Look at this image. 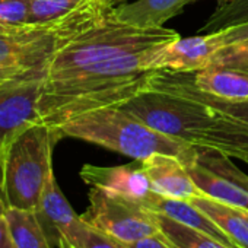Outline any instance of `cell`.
<instances>
[{
    "label": "cell",
    "instance_id": "cell-1",
    "mask_svg": "<svg viewBox=\"0 0 248 248\" xmlns=\"http://www.w3.org/2000/svg\"><path fill=\"white\" fill-rule=\"evenodd\" d=\"M154 48L156 47L118 56L56 79H44L40 120L54 127L83 112L121 105L146 91L154 73L146 69V60Z\"/></svg>",
    "mask_w": 248,
    "mask_h": 248
},
{
    "label": "cell",
    "instance_id": "cell-2",
    "mask_svg": "<svg viewBox=\"0 0 248 248\" xmlns=\"http://www.w3.org/2000/svg\"><path fill=\"white\" fill-rule=\"evenodd\" d=\"M118 107L165 136L241 161L248 156V124L202 102L146 89Z\"/></svg>",
    "mask_w": 248,
    "mask_h": 248
},
{
    "label": "cell",
    "instance_id": "cell-3",
    "mask_svg": "<svg viewBox=\"0 0 248 248\" xmlns=\"http://www.w3.org/2000/svg\"><path fill=\"white\" fill-rule=\"evenodd\" d=\"M51 130L57 142L63 138H75L136 161L165 154L186 162L196 149L193 145L151 129L118 105L83 112L51 127Z\"/></svg>",
    "mask_w": 248,
    "mask_h": 248
},
{
    "label": "cell",
    "instance_id": "cell-4",
    "mask_svg": "<svg viewBox=\"0 0 248 248\" xmlns=\"http://www.w3.org/2000/svg\"><path fill=\"white\" fill-rule=\"evenodd\" d=\"M181 35L171 28L143 30L115 19L112 12L101 22L64 44L48 63L44 79H56L118 56L170 44Z\"/></svg>",
    "mask_w": 248,
    "mask_h": 248
},
{
    "label": "cell",
    "instance_id": "cell-5",
    "mask_svg": "<svg viewBox=\"0 0 248 248\" xmlns=\"http://www.w3.org/2000/svg\"><path fill=\"white\" fill-rule=\"evenodd\" d=\"M56 138L43 121L31 123L5 143L2 194L11 209L35 210L53 172Z\"/></svg>",
    "mask_w": 248,
    "mask_h": 248
},
{
    "label": "cell",
    "instance_id": "cell-6",
    "mask_svg": "<svg viewBox=\"0 0 248 248\" xmlns=\"http://www.w3.org/2000/svg\"><path fill=\"white\" fill-rule=\"evenodd\" d=\"M80 217L120 242H135L148 236L165 239L152 210L95 187L89 190V206Z\"/></svg>",
    "mask_w": 248,
    "mask_h": 248
},
{
    "label": "cell",
    "instance_id": "cell-7",
    "mask_svg": "<svg viewBox=\"0 0 248 248\" xmlns=\"http://www.w3.org/2000/svg\"><path fill=\"white\" fill-rule=\"evenodd\" d=\"M225 47L222 32L200 34L156 47L146 60V69H168L177 72H199L207 69L213 56Z\"/></svg>",
    "mask_w": 248,
    "mask_h": 248
},
{
    "label": "cell",
    "instance_id": "cell-8",
    "mask_svg": "<svg viewBox=\"0 0 248 248\" xmlns=\"http://www.w3.org/2000/svg\"><path fill=\"white\" fill-rule=\"evenodd\" d=\"M44 78L19 79L0 85V143L40 120V96Z\"/></svg>",
    "mask_w": 248,
    "mask_h": 248
},
{
    "label": "cell",
    "instance_id": "cell-9",
    "mask_svg": "<svg viewBox=\"0 0 248 248\" xmlns=\"http://www.w3.org/2000/svg\"><path fill=\"white\" fill-rule=\"evenodd\" d=\"M82 180L95 188H99L111 196L126 199L142 206H146L149 197L154 194L149 180L145 175L140 164L118 165V167H98L86 164L80 170Z\"/></svg>",
    "mask_w": 248,
    "mask_h": 248
},
{
    "label": "cell",
    "instance_id": "cell-10",
    "mask_svg": "<svg viewBox=\"0 0 248 248\" xmlns=\"http://www.w3.org/2000/svg\"><path fill=\"white\" fill-rule=\"evenodd\" d=\"M148 89L186 96L188 99L207 105L209 108L215 109L219 114L228 115L235 120H241L248 124V99L228 101V99H222L210 93H206L194 85L191 79V72L156 69L154 70L149 79Z\"/></svg>",
    "mask_w": 248,
    "mask_h": 248
},
{
    "label": "cell",
    "instance_id": "cell-11",
    "mask_svg": "<svg viewBox=\"0 0 248 248\" xmlns=\"http://www.w3.org/2000/svg\"><path fill=\"white\" fill-rule=\"evenodd\" d=\"M139 164L149 180L151 188L164 197L191 200L193 197L203 194L193 181L183 161L177 156L155 154L139 161Z\"/></svg>",
    "mask_w": 248,
    "mask_h": 248
},
{
    "label": "cell",
    "instance_id": "cell-12",
    "mask_svg": "<svg viewBox=\"0 0 248 248\" xmlns=\"http://www.w3.org/2000/svg\"><path fill=\"white\" fill-rule=\"evenodd\" d=\"M50 244L59 247L67 236L72 228L80 220V216L72 209L64 194L62 193L54 172L48 177L43 190L40 203L34 210Z\"/></svg>",
    "mask_w": 248,
    "mask_h": 248
},
{
    "label": "cell",
    "instance_id": "cell-13",
    "mask_svg": "<svg viewBox=\"0 0 248 248\" xmlns=\"http://www.w3.org/2000/svg\"><path fill=\"white\" fill-rule=\"evenodd\" d=\"M199 0H138L114 6L112 15L120 22L143 30L164 28L165 22L180 15L186 6Z\"/></svg>",
    "mask_w": 248,
    "mask_h": 248
},
{
    "label": "cell",
    "instance_id": "cell-14",
    "mask_svg": "<svg viewBox=\"0 0 248 248\" xmlns=\"http://www.w3.org/2000/svg\"><path fill=\"white\" fill-rule=\"evenodd\" d=\"M149 210L165 215L177 222H181L190 228L199 229L212 238L217 239L219 242L225 244L229 248H239L203 210L196 207L188 200H180V199H170L164 197L154 191V194L149 197L146 206Z\"/></svg>",
    "mask_w": 248,
    "mask_h": 248
},
{
    "label": "cell",
    "instance_id": "cell-15",
    "mask_svg": "<svg viewBox=\"0 0 248 248\" xmlns=\"http://www.w3.org/2000/svg\"><path fill=\"white\" fill-rule=\"evenodd\" d=\"M194 152H196V149H194ZM194 152L183 164L186 165L188 174L191 175V178L196 183V186L199 187V190L203 194H206L217 202L248 210V191L244 190L242 187H239L238 184H235L233 181L228 180L226 177H223V175L206 168L200 162H197L194 159Z\"/></svg>",
    "mask_w": 248,
    "mask_h": 248
},
{
    "label": "cell",
    "instance_id": "cell-16",
    "mask_svg": "<svg viewBox=\"0 0 248 248\" xmlns=\"http://www.w3.org/2000/svg\"><path fill=\"white\" fill-rule=\"evenodd\" d=\"M191 79L200 91L213 96L228 101L248 99V72L207 67L191 72Z\"/></svg>",
    "mask_w": 248,
    "mask_h": 248
},
{
    "label": "cell",
    "instance_id": "cell-17",
    "mask_svg": "<svg viewBox=\"0 0 248 248\" xmlns=\"http://www.w3.org/2000/svg\"><path fill=\"white\" fill-rule=\"evenodd\" d=\"M188 202L203 210L239 248H248V210L217 202L206 194Z\"/></svg>",
    "mask_w": 248,
    "mask_h": 248
},
{
    "label": "cell",
    "instance_id": "cell-18",
    "mask_svg": "<svg viewBox=\"0 0 248 248\" xmlns=\"http://www.w3.org/2000/svg\"><path fill=\"white\" fill-rule=\"evenodd\" d=\"M5 219L15 248H51L34 210L8 207Z\"/></svg>",
    "mask_w": 248,
    "mask_h": 248
},
{
    "label": "cell",
    "instance_id": "cell-19",
    "mask_svg": "<svg viewBox=\"0 0 248 248\" xmlns=\"http://www.w3.org/2000/svg\"><path fill=\"white\" fill-rule=\"evenodd\" d=\"M154 213L162 235L172 248H229L199 229L190 228L165 215Z\"/></svg>",
    "mask_w": 248,
    "mask_h": 248
},
{
    "label": "cell",
    "instance_id": "cell-20",
    "mask_svg": "<svg viewBox=\"0 0 248 248\" xmlns=\"http://www.w3.org/2000/svg\"><path fill=\"white\" fill-rule=\"evenodd\" d=\"M248 22V0H216V8L200 28V34L219 32Z\"/></svg>",
    "mask_w": 248,
    "mask_h": 248
},
{
    "label": "cell",
    "instance_id": "cell-21",
    "mask_svg": "<svg viewBox=\"0 0 248 248\" xmlns=\"http://www.w3.org/2000/svg\"><path fill=\"white\" fill-rule=\"evenodd\" d=\"M83 0H28V25L47 28L73 12Z\"/></svg>",
    "mask_w": 248,
    "mask_h": 248
},
{
    "label": "cell",
    "instance_id": "cell-22",
    "mask_svg": "<svg viewBox=\"0 0 248 248\" xmlns=\"http://www.w3.org/2000/svg\"><path fill=\"white\" fill-rule=\"evenodd\" d=\"M59 248H124V245L80 217Z\"/></svg>",
    "mask_w": 248,
    "mask_h": 248
},
{
    "label": "cell",
    "instance_id": "cell-23",
    "mask_svg": "<svg viewBox=\"0 0 248 248\" xmlns=\"http://www.w3.org/2000/svg\"><path fill=\"white\" fill-rule=\"evenodd\" d=\"M209 67L248 72V40L236 41L222 47L213 56Z\"/></svg>",
    "mask_w": 248,
    "mask_h": 248
},
{
    "label": "cell",
    "instance_id": "cell-24",
    "mask_svg": "<svg viewBox=\"0 0 248 248\" xmlns=\"http://www.w3.org/2000/svg\"><path fill=\"white\" fill-rule=\"evenodd\" d=\"M0 22L28 25V0H0Z\"/></svg>",
    "mask_w": 248,
    "mask_h": 248
},
{
    "label": "cell",
    "instance_id": "cell-25",
    "mask_svg": "<svg viewBox=\"0 0 248 248\" xmlns=\"http://www.w3.org/2000/svg\"><path fill=\"white\" fill-rule=\"evenodd\" d=\"M32 78H46V70L41 69H12V67H0V85L19 80V79H32Z\"/></svg>",
    "mask_w": 248,
    "mask_h": 248
},
{
    "label": "cell",
    "instance_id": "cell-26",
    "mask_svg": "<svg viewBox=\"0 0 248 248\" xmlns=\"http://www.w3.org/2000/svg\"><path fill=\"white\" fill-rule=\"evenodd\" d=\"M124 248H172L164 238L148 236L135 242H123Z\"/></svg>",
    "mask_w": 248,
    "mask_h": 248
},
{
    "label": "cell",
    "instance_id": "cell-27",
    "mask_svg": "<svg viewBox=\"0 0 248 248\" xmlns=\"http://www.w3.org/2000/svg\"><path fill=\"white\" fill-rule=\"evenodd\" d=\"M219 32H222L225 46L236 43V41L248 40V22L242 24V25H238V27H233V28H228V30L219 31Z\"/></svg>",
    "mask_w": 248,
    "mask_h": 248
},
{
    "label": "cell",
    "instance_id": "cell-28",
    "mask_svg": "<svg viewBox=\"0 0 248 248\" xmlns=\"http://www.w3.org/2000/svg\"><path fill=\"white\" fill-rule=\"evenodd\" d=\"M35 30H40V28H35V27H31V25H11V24L0 22V37L19 35V34L35 31Z\"/></svg>",
    "mask_w": 248,
    "mask_h": 248
},
{
    "label": "cell",
    "instance_id": "cell-29",
    "mask_svg": "<svg viewBox=\"0 0 248 248\" xmlns=\"http://www.w3.org/2000/svg\"><path fill=\"white\" fill-rule=\"evenodd\" d=\"M0 248H15L8 229L5 215H0Z\"/></svg>",
    "mask_w": 248,
    "mask_h": 248
},
{
    "label": "cell",
    "instance_id": "cell-30",
    "mask_svg": "<svg viewBox=\"0 0 248 248\" xmlns=\"http://www.w3.org/2000/svg\"><path fill=\"white\" fill-rule=\"evenodd\" d=\"M3 156H5V143H0V191L3 187Z\"/></svg>",
    "mask_w": 248,
    "mask_h": 248
},
{
    "label": "cell",
    "instance_id": "cell-31",
    "mask_svg": "<svg viewBox=\"0 0 248 248\" xmlns=\"http://www.w3.org/2000/svg\"><path fill=\"white\" fill-rule=\"evenodd\" d=\"M6 209H8V206H6V202H5V199H3V194H2V191H0V215H5Z\"/></svg>",
    "mask_w": 248,
    "mask_h": 248
},
{
    "label": "cell",
    "instance_id": "cell-32",
    "mask_svg": "<svg viewBox=\"0 0 248 248\" xmlns=\"http://www.w3.org/2000/svg\"><path fill=\"white\" fill-rule=\"evenodd\" d=\"M244 162H245V164H248V156H247V158L244 159Z\"/></svg>",
    "mask_w": 248,
    "mask_h": 248
},
{
    "label": "cell",
    "instance_id": "cell-33",
    "mask_svg": "<svg viewBox=\"0 0 248 248\" xmlns=\"http://www.w3.org/2000/svg\"><path fill=\"white\" fill-rule=\"evenodd\" d=\"M114 2H120V0H114Z\"/></svg>",
    "mask_w": 248,
    "mask_h": 248
}]
</instances>
